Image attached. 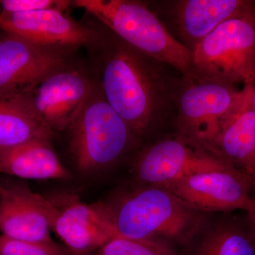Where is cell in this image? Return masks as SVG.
<instances>
[{
  "instance_id": "obj_14",
  "label": "cell",
  "mask_w": 255,
  "mask_h": 255,
  "mask_svg": "<svg viewBox=\"0 0 255 255\" xmlns=\"http://www.w3.org/2000/svg\"><path fill=\"white\" fill-rule=\"evenodd\" d=\"M49 197L32 191L24 183L0 179V231L21 241H53Z\"/></svg>"
},
{
  "instance_id": "obj_23",
  "label": "cell",
  "mask_w": 255,
  "mask_h": 255,
  "mask_svg": "<svg viewBox=\"0 0 255 255\" xmlns=\"http://www.w3.org/2000/svg\"><path fill=\"white\" fill-rule=\"evenodd\" d=\"M250 178H251L252 183H253V187L255 189V165L254 168L253 169V172L250 176Z\"/></svg>"
},
{
  "instance_id": "obj_6",
  "label": "cell",
  "mask_w": 255,
  "mask_h": 255,
  "mask_svg": "<svg viewBox=\"0 0 255 255\" xmlns=\"http://www.w3.org/2000/svg\"><path fill=\"white\" fill-rule=\"evenodd\" d=\"M241 94L236 85L192 72L182 75L173 122L176 133L214 154L221 123Z\"/></svg>"
},
{
  "instance_id": "obj_16",
  "label": "cell",
  "mask_w": 255,
  "mask_h": 255,
  "mask_svg": "<svg viewBox=\"0 0 255 255\" xmlns=\"http://www.w3.org/2000/svg\"><path fill=\"white\" fill-rule=\"evenodd\" d=\"M0 173L32 180H69L72 174L60 162L50 139H37L0 151Z\"/></svg>"
},
{
  "instance_id": "obj_1",
  "label": "cell",
  "mask_w": 255,
  "mask_h": 255,
  "mask_svg": "<svg viewBox=\"0 0 255 255\" xmlns=\"http://www.w3.org/2000/svg\"><path fill=\"white\" fill-rule=\"evenodd\" d=\"M95 83L139 140L168 122L173 125L182 75L147 56L102 26Z\"/></svg>"
},
{
  "instance_id": "obj_3",
  "label": "cell",
  "mask_w": 255,
  "mask_h": 255,
  "mask_svg": "<svg viewBox=\"0 0 255 255\" xmlns=\"http://www.w3.org/2000/svg\"><path fill=\"white\" fill-rule=\"evenodd\" d=\"M102 26L147 56L167 64L182 75L190 73L192 53L169 33L147 2L137 0H75Z\"/></svg>"
},
{
  "instance_id": "obj_21",
  "label": "cell",
  "mask_w": 255,
  "mask_h": 255,
  "mask_svg": "<svg viewBox=\"0 0 255 255\" xmlns=\"http://www.w3.org/2000/svg\"><path fill=\"white\" fill-rule=\"evenodd\" d=\"M72 6L67 0H1L0 12L20 13L43 9H56L65 11Z\"/></svg>"
},
{
  "instance_id": "obj_7",
  "label": "cell",
  "mask_w": 255,
  "mask_h": 255,
  "mask_svg": "<svg viewBox=\"0 0 255 255\" xmlns=\"http://www.w3.org/2000/svg\"><path fill=\"white\" fill-rule=\"evenodd\" d=\"M95 85L85 70L73 64L50 74L28 91L6 96L54 133L68 129Z\"/></svg>"
},
{
  "instance_id": "obj_9",
  "label": "cell",
  "mask_w": 255,
  "mask_h": 255,
  "mask_svg": "<svg viewBox=\"0 0 255 255\" xmlns=\"http://www.w3.org/2000/svg\"><path fill=\"white\" fill-rule=\"evenodd\" d=\"M51 228L73 255H92L119 236L110 204L74 195L50 198Z\"/></svg>"
},
{
  "instance_id": "obj_2",
  "label": "cell",
  "mask_w": 255,
  "mask_h": 255,
  "mask_svg": "<svg viewBox=\"0 0 255 255\" xmlns=\"http://www.w3.org/2000/svg\"><path fill=\"white\" fill-rule=\"evenodd\" d=\"M110 206L119 236L172 247L192 241L204 221L203 213L156 186L134 190Z\"/></svg>"
},
{
  "instance_id": "obj_20",
  "label": "cell",
  "mask_w": 255,
  "mask_h": 255,
  "mask_svg": "<svg viewBox=\"0 0 255 255\" xmlns=\"http://www.w3.org/2000/svg\"><path fill=\"white\" fill-rule=\"evenodd\" d=\"M0 255H73L65 246L48 242L21 241L0 236Z\"/></svg>"
},
{
  "instance_id": "obj_10",
  "label": "cell",
  "mask_w": 255,
  "mask_h": 255,
  "mask_svg": "<svg viewBox=\"0 0 255 255\" xmlns=\"http://www.w3.org/2000/svg\"><path fill=\"white\" fill-rule=\"evenodd\" d=\"M74 52L40 46L4 32L0 35V95L31 90L50 74L73 65Z\"/></svg>"
},
{
  "instance_id": "obj_11",
  "label": "cell",
  "mask_w": 255,
  "mask_h": 255,
  "mask_svg": "<svg viewBox=\"0 0 255 255\" xmlns=\"http://www.w3.org/2000/svg\"><path fill=\"white\" fill-rule=\"evenodd\" d=\"M161 187L203 214L243 210L250 217L255 218V198L251 194L253 187L251 178L233 166L194 174Z\"/></svg>"
},
{
  "instance_id": "obj_22",
  "label": "cell",
  "mask_w": 255,
  "mask_h": 255,
  "mask_svg": "<svg viewBox=\"0 0 255 255\" xmlns=\"http://www.w3.org/2000/svg\"><path fill=\"white\" fill-rule=\"evenodd\" d=\"M250 86H251V92H252V99H253V106H254V109L255 111V75L254 78L252 79L251 81L248 82Z\"/></svg>"
},
{
  "instance_id": "obj_24",
  "label": "cell",
  "mask_w": 255,
  "mask_h": 255,
  "mask_svg": "<svg viewBox=\"0 0 255 255\" xmlns=\"http://www.w3.org/2000/svg\"><path fill=\"white\" fill-rule=\"evenodd\" d=\"M254 1V4H255V1Z\"/></svg>"
},
{
  "instance_id": "obj_4",
  "label": "cell",
  "mask_w": 255,
  "mask_h": 255,
  "mask_svg": "<svg viewBox=\"0 0 255 255\" xmlns=\"http://www.w3.org/2000/svg\"><path fill=\"white\" fill-rule=\"evenodd\" d=\"M66 130L70 153L83 173L110 168L140 142L109 105L96 83Z\"/></svg>"
},
{
  "instance_id": "obj_15",
  "label": "cell",
  "mask_w": 255,
  "mask_h": 255,
  "mask_svg": "<svg viewBox=\"0 0 255 255\" xmlns=\"http://www.w3.org/2000/svg\"><path fill=\"white\" fill-rule=\"evenodd\" d=\"M214 153L250 177L255 165V111L249 83L221 123Z\"/></svg>"
},
{
  "instance_id": "obj_18",
  "label": "cell",
  "mask_w": 255,
  "mask_h": 255,
  "mask_svg": "<svg viewBox=\"0 0 255 255\" xmlns=\"http://www.w3.org/2000/svg\"><path fill=\"white\" fill-rule=\"evenodd\" d=\"M251 219L250 228L234 223L214 228L203 238L194 255H255V219Z\"/></svg>"
},
{
  "instance_id": "obj_12",
  "label": "cell",
  "mask_w": 255,
  "mask_h": 255,
  "mask_svg": "<svg viewBox=\"0 0 255 255\" xmlns=\"http://www.w3.org/2000/svg\"><path fill=\"white\" fill-rule=\"evenodd\" d=\"M248 2V0H168L147 4L174 39L192 52L201 40L238 14Z\"/></svg>"
},
{
  "instance_id": "obj_5",
  "label": "cell",
  "mask_w": 255,
  "mask_h": 255,
  "mask_svg": "<svg viewBox=\"0 0 255 255\" xmlns=\"http://www.w3.org/2000/svg\"><path fill=\"white\" fill-rule=\"evenodd\" d=\"M192 53L191 71L236 85L255 75V5L249 1L241 11L201 40Z\"/></svg>"
},
{
  "instance_id": "obj_19",
  "label": "cell",
  "mask_w": 255,
  "mask_h": 255,
  "mask_svg": "<svg viewBox=\"0 0 255 255\" xmlns=\"http://www.w3.org/2000/svg\"><path fill=\"white\" fill-rule=\"evenodd\" d=\"M92 255H179L173 247L159 242L117 236Z\"/></svg>"
},
{
  "instance_id": "obj_17",
  "label": "cell",
  "mask_w": 255,
  "mask_h": 255,
  "mask_svg": "<svg viewBox=\"0 0 255 255\" xmlns=\"http://www.w3.org/2000/svg\"><path fill=\"white\" fill-rule=\"evenodd\" d=\"M53 134L9 96L0 95V151L37 139L51 140Z\"/></svg>"
},
{
  "instance_id": "obj_13",
  "label": "cell",
  "mask_w": 255,
  "mask_h": 255,
  "mask_svg": "<svg viewBox=\"0 0 255 255\" xmlns=\"http://www.w3.org/2000/svg\"><path fill=\"white\" fill-rule=\"evenodd\" d=\"M0 30L40 46L71 50L92 48L101 37L100 28L87 27L56 9L0 12Z\"/></svg>"
},
{
  "instance_id": "obj_8",
  "label": "cell",
  "mask_w": 255,
  "mask_h": 255,
  "mask_svg": "<svg viewBox=\"0 0 255 255\" xmlns=\"http://www.w3.org/2000/svg\"><path fill=\"white\" fill-rule=\"evenodd\" d=\"M231 166L175 132L144 147L135 159L134 173L145 186L165 187L194 174Z\"/></svg>"
}]
</instances>
